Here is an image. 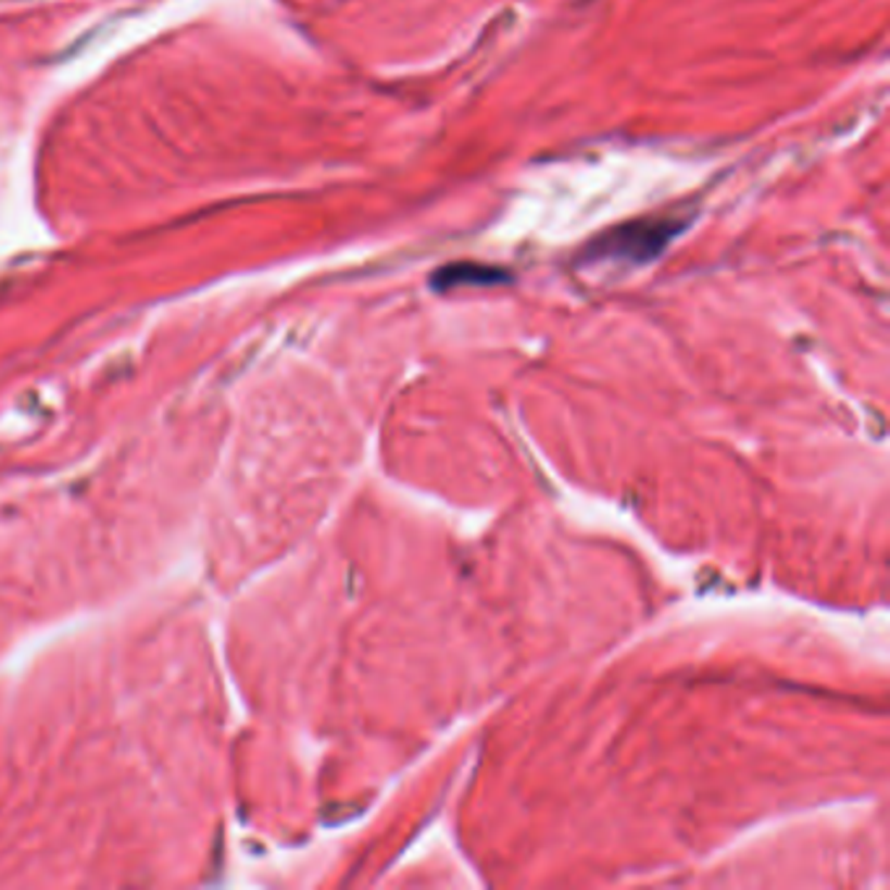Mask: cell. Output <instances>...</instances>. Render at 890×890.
I'll return each instance as SVG.
<instances>
[{"mask_svg": "<svg viewBox=\"0 0 890 890\" xmlns=\"http://www.w3.org/2000/svg\"><path fill=\"white\" fill-rule=\"evenodd\" d=\"M681 230V220L645 217L609 230L590 246V259L599 262L645 264L659 256Z\"/></svg>", "mask_w": 890, "mask_h": 890, "instance_id": "cell-1", "label": "cell"}, {"mask_svg": "<svg viewBox=\"0 0 890 890\" xmlns=\"http://www.w3.org/2000/svg\"><path fill=\"white\" fill-rule=\"evenodd\" d=\"M506 272L497 269V266H486L476 262H460L450 264L444 269H439L434 275V288L437 290H452V288H463V285H497L506 283Z\"/></svg>", "mask_w": 890, "mask_h": 890, "instance_id": "cell-2", "label": "cell"}]
</instances>
